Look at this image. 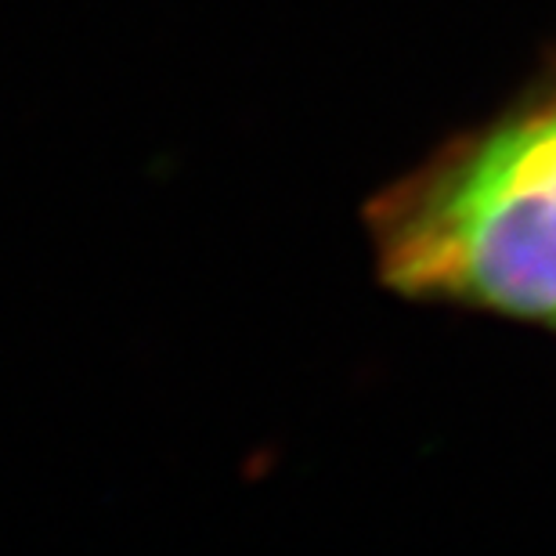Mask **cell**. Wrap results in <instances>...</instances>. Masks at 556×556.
Listing matches in <instances>:
<instances>
[{
  "label": "cell",
  "mask_w": 556,
  "mask_h": 556,
  "mask_svg": "<svg viewBox=\"0 0 556 556\" xmlns=\"http://www.w3.org/2000/svg\"><path fill=\"white\" fill-rule=\"evenodd\" d=\"M387 289L556 326V62L369 206Z\"/></svg>",
  "instance_id": "1"
},
{
  "label": "cell",
  "mask_w": 556,
  "mask_h": 556,
  "mask_svg": "<svg viewBox=\"0 0 556 556\" xmlns=\"http://www.w3.org/2000/svg\"><path fill=\"white\" fill-rule=\"evenodd\" d=\"M553 329H556V326H553Z\"/></svg>",
  "instance_id": "2"
}]
</instances>
